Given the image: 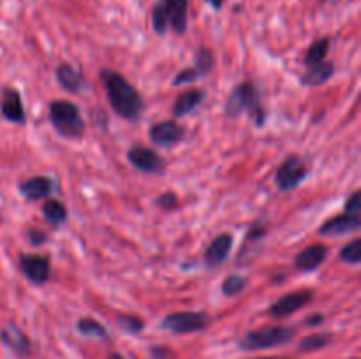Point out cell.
Instances as JSON below:
<instances>
[{
	"label": "cell",
	"mask_w": 361,
	"mask_h": 359,
	"mask_svg": "<svg viewBox=\"0 0 361 359\" xmlns=\"http://www.w3.org/2000/svg\"><path fill=\"white\" fill-rule=\"evenodd\" d=\"M99 76H101L106 94H108V101L111 104L113 111L122 116L123 120L136 122L145 108L143 97L137 92V88L133 87L127 81V77L116 73V70L102 69Z\"/></svg>",
	"instance_id": "obj_1"
},
{
	"label": "cell",
	"mask_w": 361,
	"mask_h": 359,
	"mask_svg": "<svg viewBox=\"0 0 361 359\" xmlns=\"http://www.w3.org/2000/svg\"><path fill=\"white\" fill-rule=\"evenodd\" d=\"M249 113L256 127H263L267 122V111L259 99V90L252 81H243L236 84L226 101V115L236 118V116Z\"/></svg>",
	"instance_id": "obj_2"
},
{
	"label": "cell",
	"mask_w": 361,
	"mask_h": 359,
	"mask_svg": "<svg viewBox=\"0 0 361 359\" xmlns=\"http://www.w3.org/2000/svg\"><path fill=\"white\" fill-rule=\"evenodd\" d=\"M49 122L59 134L71 139H78L85 134V120L80 109L71 101L49 102Z\"/></svg>",
	"instance_id": "obj_3"
},
{
	"label": "cell",
	"mask_w": 361,
	"mask_h": 359,
	"mask_svg": "<svg viewBox=\"0 0 361 359\" xmlns=\"http://www.w3.org/2000/svg\"><path fill=\"white\" fill-rule=\"evenodd\" d=\"M295 327L291 326H264L259 329L249 331L240 340V347L243 351H261V348L277 347L284 345L295 338Z\"/></svg>",
	"instance_id": "obj_4"
},
{
	"label": "cell",
	"mask_w": 361,
	"mask_h": 359,
	"mask_svg": "<svg viewBox=\"0 0 361 359\" xmlns=\"http://www.w3.org/2000/svg\"><path fill=\"white\" fill-rule=\"evenodd\" d=\"M307 172H309L307 162L300 155H291L279 165L275 172V183L281 192H288V190L296 189L305 180Z\"/></svg>",
	"instance_id": "obj_5"
},
{
	"label": "cell",
	"mask_w": 361,
	"mask_h": 359,
	"mask_svg": "<svg viewBox=\"0 0 361 359\" xmlns=\"http://www.w3.org/2000/svg\"><path fill=\"white\" fill-rule=\"evenodd\" d=\"M208 322L210 317L204 312H173L164 317L162 327L175 334H187L204 329Z\"/></svg>",
	"instance_id": "obj_6"
},
{
	"label": "cell",
	"mask_w": 361,
	"mask_h": 359,
	"mask_svg": "<svg viewBox=\"0 0 361 359\" xmlns=\"http://www.w3.org/2000/svg\"><path fill=\"white\" fill-rule=\"evenodd\" d=\"M127 158L137 171L148 172V175H164L166 160L152 148L143 144H134L127 151Z\"/></svg>",
	"instance_id": "obj_7"
},
{
	"label": "cell",
	"mask_w": 361,
	"mask_h": 359,
	"mask_svg": "<svg viewBox=\"0 0 361 359\" xmlns=\"http://www.w3.org/2000/svg\"><path fill=\"white\" fill-rule=\"evenodd\" d=\"M20 270L32 284L42 285L51 277V266L49 259L41 253H21L20 256Z\"/></svg>",
	"instance_id": "obj_8"
},
{
	"label": "cell",
	"mask_w": 361,
	"mask_h": 359,
	"mask_svg": "<svg viewBox=\"0 0 361 359\" xmlns=\"http://www.w3.org/2000/svg\"><path fill=\"white\" fill-rule=\"evenodd\" d=\"M312 299H314V292L310 291V289L291 292V294H286L282 296L281 299H277V301L270 306L268 313H270L271 317H275V319H284V317L291 315V313L298 312V310H302L303 306L309 305Z\"/></svg>",
	"instance_id": "obj_9"
},
{
	"label": "cell",
	"mask_w": 361,
	"mask_h": 359,
	"mask_svg": "<svg viewBox=\"0 0 361 359\" xmlns=\"http://www.w3.org/2000/svg\"><path fill=\"white\" fill-rule=\"evenodd\" d=\"M183 136H185V129L178 122H175V120L157 122L148 130V137L157 146H173V144L180 143Z\"/></svg>",
	"instance_id": "obj_10"
},
{
	"label": "cell",
	"mask_w": 361,
	"mask_h": 359,
	"mask_svg": "<svg viewBox=\"0 0 361 359\" xmlns=\"http://www.w3.org/2000/svg\"><path fill=\"white\" fill-rule=\"evenodd\" d=\"M0 340H2L4 345H7L14 354L21 355V358H28V355L32 354L30 338H28L14 322H7L6 326L0 329Z\"/></svg>",
	"instance_id": "obj_11"
},
{
	"label": "cell",
	"mask_w": 361,
	"mask_h": 359,
	"mask_svg": "<svg viewBox=\"0 0 361 359\" xmlns=\"http://www.w3.org/2000/svg\"><path fill=\"white\" fill-rule=\"evenodd\" d=\"M0 111L6 120L13 123H25L27 115H25L23 101L16 88L7 87L2 92V101H0Z\"/></svg>",
	"instance_id": "obj_12"
},
{
	"label": "cell",
	"mask_w": 361,
	"mask_h": 359,
	"mask_svg": "<svg viewBox=\"0 0 361 359\" xmlns=\"http://www.w3.org/2000/svg\"><path fill=\"white\" fill-rule=\"evenodd\" d=\"M361 227V217L358 215L342 213L334 218H328L319 227L321 236H344L349 232H356Z\"/></svg>",
	"instance_id": "obj_13"
},
{
	"label": "cell",
	"mask_w": 361,
	"mask_h": 359,
	"mask_svg": "<svg viewBox=\"0 0 361 359\" xmlns=\"http://www.w3.org/2000/svg\"><path fill=\"white\" fill-rule=\"evenodd\" d=\"M231 248L233 236L229 232H222V234L215 236L210 245H208V248L204 250V264H207V267L221 266L229 257Z\"/></svg>",
	"instance_id": "obj_14"
},
{
	"label": "cell",
	"mask_w": 361,
	"mask_h": 359,
	"mask_svg": "<svg viewBox=\"0 0 361 359\" xmlns=\"http://www.w3.org/2000/svg\"><path fill=\"white\" fill-rule=\"evenodd\" d=\"M53 182L48 176H32V178L25 180L18 185V190H20L21 196L27 201H39L44 199L51 194Z\"/></svg>",
	"instance_id": "obj_15"
},
{
	"label": "cell",
	"mask_w": 361,
	"mask_h": 359,
	"mask_svg": "<svg viewBox=\"0 0 361 359\" xmlns=\"http://www.w3.org/2000/svg\"><path fill=\"white\" fill-rule=\"evenodd\" d=\"M328 257V246L323 243H317V245L307 246L305 250L296 256L295 266L300 271H314L324 263V259Z\"/></svg>",
	"instance_id": "obj_16"
},
{
	"label": "cell",
	"mask_w": 361,
	"mask_h": 359,
	"mask_svg": "<svg viewBox=\"0 0 361 359\" xmlns=\"http://www.w3.org/2000/svg\"><path fill=\"white\" fill-rule=\"evenodd\" d=\"M166 14H168L169 27L176 34H183L187 30V11H189V0H162Z\"/></svg>",
	"instance_id": "obj_17"
},
{
	"label": "cell",
	"mask_w": 361,
	"mask_h": 359,
	"mask_svg": "<svg viewBox=\"0 0 361 359\" xmlns=\"http://www.w3.org/2000/svg\"><path fill=\"white\" fill-rule=\"evenodd\" d=\"M56 80H59L60 87L71 94H78L85 87L83 74L74 69L71 63H60L56 67Z\"/></svg>",
	"instance_id": "obj_18"
},
{
	"label": "cell",
	"mask_w": 361,
	"mask_h": 359,
	"mask_svg": "<svg viewBox=\"0 0 361 359\" xmlns=\"http://www.w3.org/2000/svg\"><path fill=\"white\" fill-rule=\"evenodd\" d=\"M204 92L200 90V88H190V90L183 92L182 95H178V99L173 104V115L176 118H182V116H187L189 113H192L197 106L203 102Z\"/></svg>",
	"instance_id": "obj_19"
},
{
	"label": "cell",
	"mask_w": 361,
	"mask_h": 359,
	"mask_svg": "<svg viewBox=\"0 0 361 359\" xmlns=\"http://www.w3.org/2000/svg\"><path fill=\"white\" fill-rule=\"evenodd\" d=\"M335 65L331 62H321L310 67L305 74L302 76L303 87H319L324 84L331 76H334Z\"/></svg>",
	"instance_id": "obj_20"
},
{
	"label": "cell",
	"mask_w": 361,
	"mask_h": 359,
	"mask_svg": "<svg viewBox=\"0 0 361 359\" xmlns=\"http://www.w3.org/2000/svg\"><path fill=\"white\" fill-rule=\"evenodd\" d=\"M42 215L51 225H62L67 220V208L59 199H48L42 204Z\"/></svg>",
	"instance_id": "obj_21"
},
{
	"label": "cell",
	"mask_w": 361,
	"mask_h": 359,
	"mask_svg": "<svg viewBox=\"0 0 361 359\" xmlns=\"http://www.w3.org/2000/svg\"><path fill=\"white\" fill-rule=\"evenodd\" d=\"M328 49H330V39H328V37H323V39H317V41H314L312 44L309 46V49H307L305 58H303L305 65L312 67V65H316V63L324 62Z\"/></svg>",
	"instance_id": "obj_22"
},
{
	"label": "cell",
	"mask_w": 361,
	"mask_h": 359,
	"mask_svg": "<svg viewBox=\"0 0 361 359\" xmlns=\"http://www.w3.org/2000/svg\"><path fill=\"white\" fill-rule=\"evenodd\" d=\"M76 329L80 331L83 336H94V338H102L106 340L108 338V333H106V327L102 326L99 320L90 319V317H83V319L78 320Z\"/></svg>",
	"instance_id": "obj_23"
},
{
	"label": "cell",
	"mask_w": 361,
	"mask_h": 359,
	"mask_svg": "<svg viewBox=\"0 0 361 359\" xmlns=\"http://www.w3.org/2000/svg\"><path fill=\"white\" fill-rule=\"evenodd\" d=\"M334 340V334L331 333H314L310 336L303 338L302 341L298 344V351L300 352H314L319 351V348L326 347L330 341Z\"/></svg>",
	"instance_id": "obj_24"
},
{
	"label": "cell",
	"mask_w": 361,
	"mask_h": 359,
	"mask_svg": "<svg viewBox=\"0 0 361 359\" xmlns=\"http://www.w3.org/2000/svg\"><path fill=\"white\" fill-rule=\"evenodd\" d=\"M152 27H154V30L157 32L159 35L166 34V30L169 28L168 14H166L164 6H162V0H159L154 6V9H152Z\"/></svg>",
	"instance_id": "obj_25"
},
{
	"label": "cell",
	"mask_w": 361,
	"mask_h": 359,
	"mask_svg": "<svg viewBox=\"0 0 361 359\" xmlns=\"http://www.w3.org/2000/svg\"><path fill=\"white\" fill-rule=\"evenodd\" d=\"M247 287V280L240 275H229L224 282H222V294L233 298V296L240 294L243 289Z\"/></svg>",
	"instance_id": "obj_26"
},
{
	"label": "cell",
	"mask_w": 361,
	"mask_h": 359,
	"mask_svg": "<svg viewBox=\"0 0 361 359\" xmlns=\"http://www.w3.org/2000/svg\"><path fill=\"white\" fill-rule=\"evenodd\" d=\"M116 324H118L123 331H127V333L130 334L140 333L145 327L143 319L137 315H130V313H122V315L116 317Z\"/></svg>",
	"instance_id": "obj_27"
},
{
	"label": "cell",
	"mask_w": 361,
	"mask_h": 359,
	"mask_svg": "<svg viewBox=\"0 0 361 359\" xmlns=\"http://www.w3.org/2000/svg\"><path fill=\"white\" fill-rule=\"evenodd\" d=\"M194 67H196V69L200 70L201 76H207V74L210 73L212 67H214V55H212L210 49L204 48V46H201V48L197 49L196 62H194Z\"/></svg>",
	"instance_id": "obj_28"
},
{
	"label": "cell",
	"mask_w": 361,
	"mask_h": 359,
	"mask_svg": "<svg viewBox=\"0 0 361 359\" xmlns=\"http://www.w3.org/2000/svg\"><path fill=\"white\" fill-rule=\"evenodd\" d=\"M341 259L348 264H360L361 260V239L356 238L341 250Z\"/></svg>",
	"instance_id": "obj_29"
},
{
	"label": "cell",
	"mask_w": 361,
	"mask_h": 359,
	"mask_svg": "<svg viewBox=\"0 0 361 359\" xmlns=\"http://www.w3.org/2000/svg\"><path fill=\"white\" fill-rule=\"evenodd\" d=\"M200 77H203L200 74V70L196 69V67H187V69L180 70L178 74L175 76V80H173V84L175 87H180V84H189V83H194V81H197Z\"/></svg>",
	"instance_id": "obj_30"
},
{
	"label": "cell",
	"mask_w": 361,
	"mask_h": 359,
	"mask_svg": "<svg viewBox=\"0 0 361 359\" xmlns=\"http://www.w3.org/2000/svg\"><path fill=\"white\" fill-rule=\"evenodd\" d=\"M178 196H176L175 192H171V190H168V192H162L161 196L155 199V204H157L161 210L164 211H171V210H176V206H178Z\"/></svg>",
	"instance_id": "obj_31"
},
{
	"label": "cell",
	"mask_w": 361,
	"mask_h": 359,
	"mask_svg": "<svg viewBox=\"0 0 361 359\" xmlns=\"http://www.w3.org/2000/svg\"><path fill=\"white\" fill-rule=\"evenodd\" d=\"M344 208H345L344 213L358 215V217H360V213H361V192H360V190H355V192L351 194V197L345 201Z\"/></svg>",
	"instance_id": "obj_32"
},
{
	"label": "cell",
	"mask_w": 361,
	"mask_h": 359,
	"mask_svg": "<svg viewBox=\"0 0 361 359\" xmlns=\"http://www.w3.org/2000/svg\"><path fill=\"white\" fill-rule=\"evenodd\" d=\"M27 239L30 241V245L41 246L42 243H46V239H48V234H46L44 231H41V229L30 227L27 231Z\"/></svg>",
	"instance_id": "obj_33"
},
{
	"label": "cell",
	"mask_w": 361,
	"mask_h": 359,
	"mask_svg": "<svg viewBox=\"0 0 361 359\" xmlns=\"http://www.w3.org/2000/svg\"><path fill=\"white\" fill-rule=\"evenodd\" d=\"M152 355H154V359H175V354L168 347H154Z\"/></svg>",
	"instance_id": "obj_34"
},
{
	"label": "cell",
	"mask_w": 361,
	"mask_h": 359,
	"mask_svg": "<svg viewBox=\"0 0 361 359\" xmlns=\"http://www.w3.org/2000/svg\"><path fill=\"white\" fill-rule=\"evenodd\" d=\"M323 319L324 317L321 315V313H316V315H310L309 319H307V326H316V324H321L323 322Z\"/></svg>",
	"instance_id": "obj_35"
},
{
	"label": "cell",
	"mask_w": 361,
	"mask_h": 359,
	"mask_svg": "<svg viewBox=\"0 0 361 359\" xmlns=\"http://www.w3.org/2000/svg\"><path fill=\"white\" fill-rule=\"evenodd\" d=\"M207 2L210 4V6L214 7L215 11H219V9H221L222 6H224V2H226V0H207Z\"/></svg>",
	"instance_id": "obj_36"
},
{
	"label": "cell",
	"mask_w": 361,
	"mask_h": 359,
	"mask_svg": "<svg viewBox=\"0 0 361 359\" xmlns=\"http://www.w3.org/2000/svg\"><path fill=\"white\" fill-rule=\"evenodd\" d=\"M106 359H126V358H123V355H120V354H116V352H111V354H109Z\"/></svg>",
	"instance_id": "obj_37"
},
{
	"label": "cell",
	"mask_w": 361,
	"mask_h": 359,
	"mask_svg": "<svg viewBox=\"0 0 361 359\" xmlns=\"http://www.w3.org/2000/svg\"><path fill=\"white\" fill-rule=\"evenodd\" d=\"M256 359H289V358H256Z\"/></svg>",
	"instance_id": "obj_38"
},
{
	"label": "cell",
	"mask_w": 361,
	"mask_h": 359,
	"mask_svg": "<svg viewBox=\"0 0 361 359\" xmlns=\"http://www.w3.org/2000/svg\"><path fill=\"white\" fill-rule=\"evenodd\" d=\"M323 2H337V0H323Z\"/></svg>",
	"instance_id": "obj_39"
}]
</instances>
